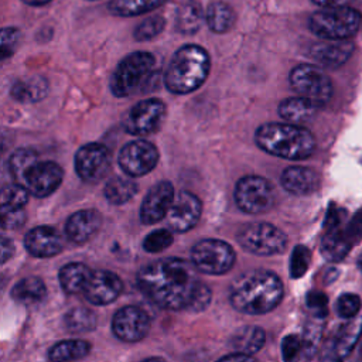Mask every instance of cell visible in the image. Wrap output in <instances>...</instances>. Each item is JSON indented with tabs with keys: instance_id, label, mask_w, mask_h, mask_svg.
Segmentation results:
<instances>
[{
	"instance_id": "obj_1",
	"label": "cell",
	"mask_w": 362,
	"mask_h": 362,
	"mask_svg": "<svg viewBox=\"0 0 362 362\" xmlns=\"http://www.w3.org/2000/svg\"><path fill=\"white\" fill-rule=\"evenodd\" d=\"M140 290L156 305L165 310L201 311L211 301V290L201 283L197 267L178 257H165L141 267Z\"/></svg>"
},
{
	"instance_id": "obj_2",
	"label": "cell",
	"mask_w": 362,
	"mask_h": 362,
	"mask_svg": "<svg viewBox=\"0 0 362 362\" xmlns=\"http://www.w3.org/2000/svg\"><path fill=\"white\" fill-rule=\"evenodd\" d=\"M283 298L281 280L269 270L242 273L230 286L229 300L235 310L245 314H264Z\"/></svg>"
},
{
	"instance_id": "obj_3",
	"label": "cell",
	"mask_w": 362,
	"mask_h": 362,
	"mask_svg": "<svg viewBox=\"0 0 362 362\" xmlns=\"http://www.w3.org/2000/svg\"><path fill=\"white\" fill-rule=\"evenodd\" d=\"M255 141L267 154L300 161L308 158L315 150L314 134L300 124L270 122L260 124L255 132Z\"/></svg>"
},
{
	"instance_id": "obj_4",
	"label": "cell",
	"mask_w": 362,
	"mask_h": 362,
	"mask_svg": "<svg viewBox=\"0 0 362 362\" xmlns=\"http://www.w3.org/2000/svg\"><path fill=\"white\" fill-rule=\"evenodd\" d=\"M211 58L206 49L197 44L180 47L164 72V85L174 95H187L198 89L208 78Z\"/></svg>"
},
{
	"instance_id": "obj_5",
	"label": "cell",
	"mask_w": 362,
	"mask_h": 362,
	"mask_svg": "<svg viewBox=\"0 0 362 362\" xmlns=\"http://www.w3.org/2000/svg\"><path fill=\"white\" fill-rule=\"evenodd\" d=\"M156 57L148 51H134L126 55L113 69L110 92L116 98H127L134 93L153 75Z\"/></svg>"
},
{
	"instance_id": "obj_6",
	"label": "cell",
	"mask_w": 362,
	"mask_h": 362,
	"mask_svg": "<svg viewBox=\"0 0 362 362\" xmlns=\"http://www.w3.org/2000/svg\"><path fill=\"white\" fill-rule=\"evenodd\" d=\"M361 23V13L349 6H344L321 8L313 13L308 27L321 40H349L355 35Z\"/></svg>"
},
{
	"instance_id": "obj_7",
	"label": "cell",
	"mask_w": 362,
	"mask_h": 362,
	"mask_svg": "<svg viewBox=\"0 0 362 362\" xmlns=\"http://www.w3.org/2000/svg\"><path fill=\"white\" fill-rule=\"evenodd\" d=\"M293 90L317 106L325 105L332 96V82L329 76L317 65L298 64L288 75Z\"/></svg>"
},
{
	"instance_id": "obj_8",
	"label": "cell",
	"mask_w": 362,
	"mask_h": 362,
	"mask_svg": "<svg viewBox=\"0 0 362 362\" xmlns=\"http://www.w3.org/2000/svg\"><path fill=\"white\" fill-rule=\"evenodd\" d=\"M239 245L257 256H273L281 253L287 246L286 233L267 222L245 225L238 232Z\"/></svg>"
},
{
	"instance_id": "obj_9",
	"label": "cell",
	"mask_w": 362,
	"mask_h": 362,
	"mask_svg": "<svg viewBox=\"0 0 362 362\" xmlns=\"http://www.w3.org/2000/svg\"><path fill=\"white\" fill-rule=\"evenodd\" d=\"M233 247L219 239H202L191 249V260L197 270L206 274H223L235 264Z\"/></svg>"
},
{
	"instance_id": "obj_10",
	"label": "cell",
	"mask_w": 362,
	"mask_h": 362,
	"mask_svg": "<svg viewBox=\"0 0 362 362\" xmlns=\"http://www.w3.org/2000/svg\"><path fill=\"white\" fill-rule=\"evenodd\" d=\"M274 188L260 175H245L235 187V202L246 214H263L274 204Z\"/></svg>"
},
{
	"instance_id": "obj_11",
	"label": "cell",
	"mask_w": 362,
	"mask_h": 362,
	"mask_svg": "<svg viewBox=\"0 0 362 362\" xmlns=\"http://www.w3.org/2000/svg\"><path fill=\"white\" fill-rule=\"evenodd\" d=\"M165 115L167 106L161 99H143L127 110L123 119V127L132 136H148L161 127Z\"/></svg>"
},
{
	"instance_id": "obj_12",
	"label": "cell",
	"mask_w": 362,
	"mask_h": 362,
	"mask_svg": "<svg viewBox=\"0 0 362 362\" xmlns=\"http://www.w3.org/2000/svg\"><path fill=\"white\" fill-rule=\"evenodd\" d=\"M64 170L55 161H35L14 182L23 185L35 198H45L58 189Z\"/></svg>"
},
{
	"instance_id": "obj_13",
	"label": "cell",
	"mask_w": 362,
	"mask_h": 362,
	"mask_svg": "<svg viewBox=\"0 0 362 362\" xmlns=\"http://www.w3.org/2000/svg\"><path fill=\"white\" fill-rule=\"evenodd\" d=\"M76 175L88 184L100 181L110 170L112 154L102 143H88L78 148L74 158Z\"/></svg>"
},
{
	"instance_id": "obj_14",
	"label": "cell",
	"mask_w": 362,
	"mask_h": 362,
	"mask_svg": "<svg viewBox=\"0 0 362 362\" xmlns=\"http://www.w3.org/2000/svg\"><path fill=\"white\" fill-rule=\"evenodd\" d=\"M158 158V148L153 143L144 139H136L120 148L117 163L126 175L143 177L154 170Z\"/></svg>"
},
{
	"instance_id": "obj_15",
	"label": "cell",
	"mask_w": 362,
	"mask_h": 362,
	"mask_svg": "<svg viewBox=\"0 0 362 362\" xmlns=\"http://www.w3.org/2000/svg\"><path fill=\"white\" fill-rule=\"evenodd\" d=\"M150 329V318L147 313L137 305H126L116 311L112 320L113 334L124 342H136L143 339Z\"/></svg>"
},
{
	"instance_id": "obj_16",
	"label": "cell",
	"mask_w": 362,
	"mask_h": 362,
	"mask_svg": "<svg viewBox=\"0 0 362 362\" xmlns=\"http://www.w3.org/2000/svg\"><path fill=\"white\" fill-rule=\"evenodd\" d=\"M201 199L195 194L184 189L175 195L173 205L167 214V222L174 232L182 233L192 229L197 225V222L201 218Z\"/></svg>"
},
{
	"instance_id": "obj_17",
	"label": "cell",
	"mask_w": 362,
	"mask_h": 362,
	"mask_svg": "<svg viewBox=\"0 0 362 362\" xmlns=\"http://www.w3.org/2000/svg\"><path fill=\"white\" fill-rule=\"evenodd\" d=\"M175 198L174 187L170 181L156 182L146 194L140 206V221L144 225H153L167 216Z\"/></svg>"
},
{
	"instance_id": "obj_18",
	"label": "cell",
	"mask_w": 362,
	"mask_h": 362,
	"mask_svg": "<svg viewBox=\"0 0 362 362\" xmlns=\"http://www.w3.org/2000/svg\"><path fill=\"white\" fill-rule=\"evenodd\" d=\"M122 288L123 283L117 274L109 270H96L92 272L83 296L90 304L106 305L119 297Z\"/></svg>"
},
{
	"instance_id": "obj_19",
	"label": "cell",
	"mask_w": 362,
	"mask_h": 362,
	"mask_svg": "<svg viewBox=\"0 0 362 362\" xmlns=\"http://www.w3.org/2000/svg\"><path fill=\"white\" fill-rule=\"evenodd\" d=\"M24 246L35 257H51L62 250L64 239L55 228L41 225L25 233Z\"/></svg>"
},
{
	"instance_id": "obj_20",
	"label": "cell",
	"mask_w": 362,
	"mask_h": 362,
	"mask_svg": "<svg viewBox=\"0 0 362 362\" xmlns=\"http://www.w3.org/2000/svg\"><path fill=\"white\" fill-rule=\"evenodd\" d=\"M352 52L354 42L349 40H322L310 48V57L327 68H337L345 64Z\"/></svg>"
},
{
	"instance_id": "obj_21",
	"label": "cell",
	"mask_w": 362,
	"mask_h": 362,
	"mask_svg": "<svg viewBox=\"0 0 362 362\" xmlns=\"http://www.w3.org/2000/svg\"><path fill=\"white\" fill-rule=\"evenodd\" d=\"M102 215L96 209H81L72 214L65 223V233L74 243H85L100 228Z\"/></svg>"
},
{
	"instance_id": "obj_22",
	"label": "cell",
	"mask_w": 362,
	"mask_h": 362,
	"mask_svg": "<svg viewBox=\"0 0 362 362\" xmlns=\"http://www.w3.org/2000/svg\"><path fill=\"white\" fill-rule=\"evenodd\" d=\"M281 187L294 195H308L320 187V175L315 170L303 165L287 167L280 177Z\"/></svg>"
},
{
	"instance_id": "obj_23",
	"label": "cell",
	"mask_w": 362,
	"mask_h": 362,
	"mask_svg": "<svg viewBox=\"0 0 362 362\" xmlns=\"http://www.w3.org/2000/svg\"><path fill=\"white\" fill-rule=\"evenodd\" d=\"M362 338V317L349 320L338 332L325 344L331 348L335 356L342 362L355 348L356 342Z\"/></svg>"
},
{
	"instance_id": "obj_24",
	"label": "cell",
	"mask_w": 362,
	"mask_h": 362,
	"mask_svg": "<svg viewBox=\"0 0 362 362\" xmlns=\"http://www.w3.org/2000/svg\"><path fill=\"white\" fill-rule=\"evenodd\" d=\"M48 93V81L42 75H30L17 79L11 88L10 95L20 103H34L44 99Z\"/></svg>"
},
{
	"instance_id": "obj_25",
	"label": "cell",
	"mask_w": 362,
	"mask_h": 362,
	"mask_svg": "<svg viewBox=\"0 0 362 362\" xmlns=\"http://www.w3.org/2000/svg\"><path fill=\"white\" fill-rule=\"evenodd\" d=\"M320 106L313 103L311 100L301 98V96H291L286 98L279 105V115L281 119H284L287 123L293 124H301L305 122H310L318 110Z\"/></svg>"
},
{
	"instance_id": "obj_26",
	"label": "cell",
	"mask_w": 362,
	"mask_h": 362,
	"mask_svg": "<svg viewBox=\"0 0 362 362\" xmlns=\"http://www.w3.org/2000/svg\"><path fill=\"white\" fill-rule=\"evenodd\" d=\"M90 276H92V270L86 264L72 262L61 267L59 283L65 293L78 294V293H83Z\"/></svg>"
},
{
	"instance_id": "obj_27",
	"label": "cell",
	"mask_w": 362,
	"mask_h": 362,
	"mask_svg": "<svg viewBox=\"0 0 362 362\" xmlns=\"http://www.w3.org/2000/svg\"><path fill=\"white\" fill-rule=\"evenodd\" d=\"M352 242L346 238L341 226L325 229V233L321 240V253L329 262L342 260L351 250Z\"/></svg>"
},
{
	"instance_id": "obj_28",
	"label": "cell",
	"mask_w": 362,
	"mask_h": 362,
	"mask_svg": "<svg viewBox=\"0 0 362 362\" xmlns=\"http://www.w3.org/2000/svg\"><path fill=\"white\" fill-rule=\"evenodd\" d=\"M236 21L235 10L225 1H212L205 10V23L212 33L223 34L229 31Z\"/></svg>"
},
{
	"instance_id": "obj_29",
	"label": "cell",
	"mask_w": 362,
	"mask_h": 362,
	"mask_svg": "<svg viewBox=\"0 0 362 362\" xmlns=\"http://www.w3.org/2000/svg\"><path fill=\"white\" fill-rule=\"evenodd\" d=\"M205 20L202 7L195 0H187L180 4L175 14V30L181 34H195Z\"/></svg>"
},
{
	"instance_id": "obj_30",
	"label": "cell",
	"mask_w": 362,
	"mask_h": 362,
	"mask_svg": "<svg viewBox=\"0 0 362 362\" xmlns=\"http://www.w3.org/2000/svg\"><path fill=\"white\" fill-rule=\"evenodd\" d=\"M266 334L262 328L249 325L236 331L230 338V345L236 352L252 355L260 351L264 345Z\"/></svg>"
},
{
	"instance_id": "obj_31",
	"label": "cell",
	"mask_w": 362,
	"mask_h": 362,
	"mask_svg": "<svg viewBox=\"0 0 362 362\" xmlns=\"http://www.w3.org/2000/svg\"><path fill=\"white\" fill-rule=\"evenodd\" d=\"M47 293L44 281L37 276H30L20 280L11 290V297L24 305H33L40 303Z\"/></svg>"
},
{
	"instance_id": "obj_32",
	"label": "cell",
	"mask_w": 362,
	"mask_h": 362,
	"mask_svg": "<svg viewBox=\"0 0 362 362\" xmlns=\"http://www.w3.org/2000/svg\"><path fill=\"white\" fill-rule=\"evenodd\" d=\"M90 351V344L83 339H66L55 344L49 352L51 362H72L85 358Z\"/></svg>"
},
{
	"instance_id": "obj_33",
	"label": "cell",
	"mask_w": 362,
	"mask_h": 362,
	"mask_svg": "<svg viewBox=\"0 0 362 362\" xmlns=\"http://www.w3.org/2000/svg\"><path fill=\"white\" fill-rule=\"evenodd\" d=\"M167 0H110L107 10L117 17H134L153 11Z\"/></svg>"
},
{
	"instance_id": "obj_34",
	"label": "cell",
	"mask_w": 362,
	"mask_h": 362,
	"mask_svg": "<svg viewBox=\"0 0 362 362\" xmlns=\"http://www.w3.org/2000/svg\"><path fill=\"white\" fill-rule=\"evenodd\" d=\"M137 192V184L127 177H112L103 188L105 198L113 205H122L130 201Z\"/></svg>"
},
{
	"instance_id": "obj_35",
	"label": "cell",
	"mask_w": 362,
	"mask_h": 362,
	"mask_svg": "<svg viewBox=\"0 0 362 362\" xmlns=\"http://www.w3.org/2000/svg\"><path fill=\"white\" fill-rule=\"evenodd\" d=\"M64 322L66 329L71 332H88L96 327V315L89 308L76 307L65 314Z\"/></svg>"
},
{
	"instance_id": "obj_36",
	"label": "cell",
	"mask_w": 362,
	"mask_h": 362,
	"mask_svg": "<svg viewBox=\"0 0 362 362\" xmlns=\"http://www.w3.org/2000/svg\"><path fill=\"white\" fill-rule=\"evenodd\" d=\"M30 192L20 184H7L1 189V212L23 209L28 201Z\"/></svg>"
},
{
	"instance_id": "obj_37",
	"label": "cell",
	"mask_w": 362,
	"mask_h": 362,
	"mask_svg": "<svg viewBox=\"0 0 362 362\" xmlns=\"http://www.w3.org/2000/svg\"><path fill=\"white\" fill-rule=\"evenodd\" d=\"M38 160H40L38 153L33 148L23 147V148H17L16 151H13L8 158V168H10V173L13 175L14 181L18 180L20 175Z\"/></svg>"
},
{
	"instance_id": "obj_38",
	"label": "cell",
	"mask_w": 362,
	"mask_h": 362,
	"mask_svg": "<svg viewBox=\"0 0 362 362\" xmlns=\"http://www.w3.org/2000/svg\"><path fill=\"white\" fill-rule=\"evenodd\" d=\"M165 27V20L161 16H151L140 21L133 31V37L137 41H146L157 37Z\"/></svg>"
},
{
	"instance_id": "obj_39",
	"label": "cell",
	"mask_w": 362,
	"mask_h": 362,
	"mask_svg": "<svg viewBox=\"0 0 362 362\" xmlns=\"http://www.w3.org/2000/svg\"><path fill=\"white\" fill-rule=\"evenodd\" d=\"M173 243V233L168 229H156L143 240V249L148 253H158Z\"/></svg>"
},
{
	"instance_id": "obj_40",
	"label": "cell",
	"mask_w": 362,
	"mask_h": 362,
	"mask_svg": "<svg viewBox=\"0 0 362 362\" xmlns=\"http://www.w3.org/2000/svg\"><path fill=\"white\" fill-rule=\"evenodd\" d=\"M310 262H311V253H310L308 247H305L303 245L296 246L294 250L291 252V257H290L291 277L298 279V277L304 276L310 267Z\"/></svg>"
},
{
	"instance_id": "obj_41",
	"label": "cell",
	"mask_w": 362,
	"mask_h": 362,
	"mask_svg": "<svg viewBox=\"0 0 362 362\" xmlns=\"http://www.w3.org/2000/svg\"><path fill=\"white\" fill-rule=\"evenodd\" d=\"M361 308V300L356 294L345 293L337 300V313L341 318L352 320Z\"/></svg>"
},
{
	"instance_id": "obj_42",
	"label": "cell",
	"mask_w": 362,
	"mask_h": 362,
	"mask_svg": "<svg viewBox=\"0 0 362 362\" xmlns=\"http://www.w3.org/2000/svg\"><path fill=\"white\" fill-rule=\"evenodd\" d=\"M21 40V33L17 27H4L1 30V59H7L14 54Z\"/></svg>"
},
{
	"instance_id": "obj_43",
	"label": "cell",
	"mask_w": 362,
	"mask_h": 362,
	"mask_svg": "<svg viewBox=\"0 0 362 362\" xmlns=\"http://www.w3.org/2000/svg\"><path fill=\"white\" fill-rule=\"evenodd\" d=\"M303 351V339L297 335H287L281 342V356L284 362H297Z\"/></svg>"
},
{
	"instance_id": "obj_44",
	"label": "cell",
	"mask_w": 362,
	"mask_h": 362,
	"mask_svg": "<svg viewBox=\"0 0 362 362\" xmlns=\"http://www.w3.org/2000/svg\"><path fill=\"white\" fill-rule=\"evenodd\" d=\"M307 307L311 311L313 317L324 318L328 313V298L321 291H310L305 298Z\"/></svg>"
},
{
	"instance_id": "obj_45",
	"label": "cell",
	"mask_w": 362,
	"mask_h": 362,
	"mask_svg": "<svg viewBox=\"0 0 362 362\" xmlns=\"http://www.w3.org/2000/svg\"><path fill=\"white\" fill-rule=\"evenodd\" d=\"M321 322L320 321H310L304 329V338H303V345L304 351L308 354H313L317 348V344L321 337Z\"/></svg>"
},
{
	"instance_id": "obj_46",
	"label": "cell",
	"mask_w": 362,
	"mask_h": 362,
	"mask_svg": "<svg viewBox=\"0 0 362 362\" xmlns=\"http://www.w3.org/2000/svg\"><path fill=\"white\" fill-rule=\"evenodd\" d=\"M24 221H25L24 209L1 212V226H3V229H17L24 223Z\"/></svg>"
},
{
	"instance_id": "obj_47",
	"label": "cell",
	"mask_w": 362,
	"mask_h": 362,
	"mask_svg": "<svg viewBox=\"0 0 362 362\" xmlns=\"http://www.w3.org/2000/svg\"><path fill=\"white\" fill-rule=\"evenodd\" d=\"M344 232H345L346 238L352 242V245L362 238V211H359L352 218V221L345 226Z\"/></svg>"
},
{
	"instance_id": "obj_48",
	"label": "cell",
	"mask_w": 362,
	"mask_h": 362,
	"mask_svg": "<svg viewBox=\"0 0 362 362\" xmlns=\"http://www.w3.org/2000/svg\"><path fill=\"white\" fill-rule=\"evenodd\" d=\"M218 362H256L250 355L240 354V352H233L226 356H222Z\"/></svg>"
},
{
	"instance_id": "obj_49",
	"label": "cell",
	"mask_w": 362,
	"mask_h": 362,
	"mask_svg": "<svg viewBox=\"0 0 362 362\" xmlns=\"http://www.w3.org/2000/svg\"><path fill=\"white\" fill-rule=\"evenodd\" d=\"M14 253V245L10 239L3 238L1 239V263H6Z\"/></svg>"
},
{
	"instance_id": "obj_50",
	"label": "cell",
	"mask_w": 362,
	"mask_h": 362,
	"mask_svg": "<svg viewBox=\"0 0 362 362\" xmlns=\"http://www.w3.org/2000/svg\"><path fill=\"white\" fill-rule=\"evenodd\" d=\"M311 1L317 6H321L322 8H328V7H344L351 0H311Z\"/></svg>"
},
{
	"instance_id": "obj_51",
	"label": "cell",
	"mask_w": 362,
	"mask_h": 362,
	"mask_svg": "<svg viewBox=\"0 0 362 362\" xmlns=\"http://www.w3.org/2000/svg\"><path fill=\"white\" fill-rule=\"evenodd\" d=\"M24 4H27V6H35V7H38V6H44V4H47V3H49V1H52V0H21Z\"/></svg>"
},
{
	"instance_id": "obj_52",
	"label": "cell",
	"mask_w": 362,
	"mask_h": 362,
	"mask_svg": "<svg viewBox=\"0 0 362 362\" xmlns=\"http://www.w3.org/2000/svg\"><path fill=\"white\" fill-rule=\"evenodd\" d=\"M141 362H165V361L163 358H158V356H151V358H147V359H144Z\"/></svg>"
},
{
	"instance_id": "obj_53",
	"label": "cell",
	"mask_w": 362,
	"mask_h": 362,
	"mask_svg": "<svg viewBox=\"0 0 362 362\" xmlns=\"http://www.w3.org/2000/svg\"><path fill=\"white\" fill-rule=\"evenodd\" d=\"M358 266L361 267V270H362V253L359 255V260H358Z\"/></svg>"
},
{
	"instance_id": "obj_54",
	"label": "cell",
	"mask_w": 362,
	"mask_h": 362,
	"mask_svg": "<svg viewBox=\"0 0 362 362\" xmlns=\"http://www.w3.org/2000/svg\"><path fill=\"white\" fill-rule=\"evenodd\" d=\"M359 359H362V345H361V352H359Z\"/></svg>"
},
{
	"instance_id": "obj_55",
	"label": "cell",
	"mask_w": 362,
	"mask_h": 362,
	"mask_svg": "<svg viewBox=\"0 0 362 362\" xmlns=\"http://www.w3.org/2000/svg\"><path fill=\"white\" fill-rule=\"evenodd\" d=\"M359 362H362V359H359Z\"/></svg>"
}]
</instances>
